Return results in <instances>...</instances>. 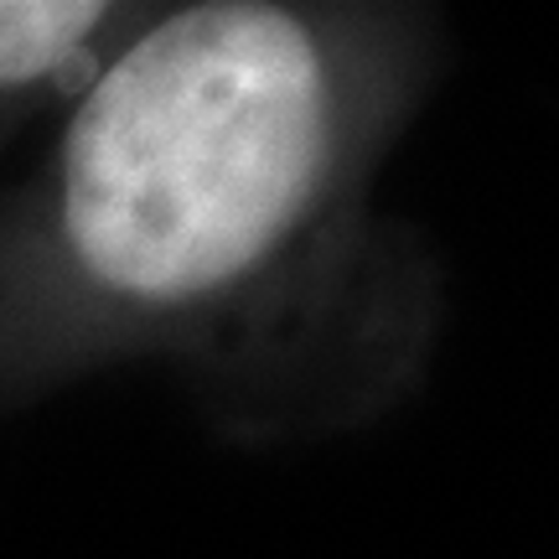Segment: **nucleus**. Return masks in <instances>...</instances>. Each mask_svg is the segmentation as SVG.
<instances>
[{
    "instance_id": "nucleus-1",
    "label": "nucleus",
    "mask_w": 559,
    "mask_h": 559,
    "mask_svg": "<svg viewBox=\"0 0 559 559\" xmlns=\"http://www.w3.org/2000/svg\"><path fill=\"white\" fill-rule=\"evenodd\" d=\"M342 83L290 5L207 0L130 26L58 145V234L94 290L187 311L239 290L332 192Z\"/></svg>"
},
{
    "instance_id": "nucleus-2",
    "label": "nucleus",
    "mask_w": 559,
    "mask_h": 559,
    "mask_svg": "<svg viewBox=\"0 0 559 559\" xmlns=\"http://www.w3.org/2000/svg\"><path fill=\"white\" fill-rule=\"evenodd\" d=\"M120 41V5L0 0V99L83 88Z\"/></svg>"
}]
</instances>
